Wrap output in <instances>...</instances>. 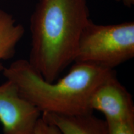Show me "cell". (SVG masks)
Wrapping results in <instances>:
<instances>
[{"instance_id":"52a82bcc","label":"cell","mask_w":134,"mask_h":134,"mask_svg":"<svg viewBox=\"0 0 134 134\" xmlns=\"http://www.w3.org/2000/svg\"><path fill=\"white\" fill-rule=\"evenodd\" d=\"M24 32L23 26L18 24L11 14L0 8V71L3 69L1 61L13 57Z\"/></svg>"},{"instance_id":"9c48e42d","label":"cell","mask_w":134,"mask_h":134,"mask_svg":"<svg viewBox=\"0 0 134 134\" xmlns=\"http://www.w3.org/2000/svg\"><path fill=\"white\" fill-rule=\"evenodd\" d=\"M34 134H62L60 130L52 123L41 117Z\"/></svg>"},{"instance_id":"6da1fadb","label":"cell","mask_w":134,"mask_h":134,"mask_svg":"<svg viewBox=\"0 0 134 134\" xmlns=\"http://www.w3.org/2000/svg\"><path fill=\"white\" fill-rule=\"evenodd\" d=\"M90 18L87 0H38L30 19V65L53 82L75 62Z\"/></svg>"},{"instance_id":"7a4b0ae2","label":"cell","mask_w":134,"mask_h":134,"mask_svg":"<svg viewBox=\"0 0 134 134\" xmlns=\"http://www.w3.org/2000/svg\"><path fill=\"white\" fill-rule=\"evenodd\" d=\"M2 71L6 80L13 82L20 94L42 114L66 116L93 113L90 106L91 94L114 72L94 65L75 62L62 78L48 82L24 59L13 62Z\"/></svg>"},{"instance_id":"ba28073f","label":"cell","mask_w":134,"mask_h":134,"mask_svg":"<svg viewBox=\"0 0 134 134\" xmlns=\"http://www.w3.org/2000/svg\"><path fill=\"white\" fill-rule=\"evenodd\" d=\"M105 122L108 134H134V119L105 120Z\"/></svg>"},{"instance_id":"3957f363","label":"cell","mask_w":134,"mask_h":134,"mask_svg":"<svg viewBox=\"0 0 134 134\" xmlns=\"http://www.w3.org/2000/svg\"><path fill=\"white\" fill-rule=\"evenodd\" d=\"M133 57V21L103 25L90 19L80 37L74 63L113 70Z\"/></svg>"},{"instance_id":"277c9868","label":"cell","mask_w":134,"mask_h":134,"mask_svg":"<svg viewBox=\"0 0 134 134\" xmlns=\"http://www.w3.org/2000/svg\"><path fill=\"white\" fill-rule=\"evenodd\" d=\"M42 113L20 94L13 82L0 85V122L3 134H34Z\"/></svg>"},{"instance_id":"30bf717a","label":"cell","mask_w":134,"mask_h":134,"mask_svg":"<svg viewBox=\"0 0 134 134\" xmlns=\"http://www.w3.org/2000/svg\"><path fill=\"white\" fill-rule=\"evenodd\" d=\"M117 2L122 3L127 7H132L134 4V0H115Z\"/></svg>"},{"instance_id":"5b68a950","label":"cell","mask_w":134,"mask_h":134,"mask_svg":"<svg viewBox=\"0 0 134 134\" xmlns=\"http://www.w3.org/2000/svg\"><path fill=\"white\" fill-rule=\"evenodd\" d=\"M90 106L93 111L103 114L105 120L134 119L132 96L117 79L115 71L95 89Z\"/></svg>"},{"instance_id":"8992f818","label":"cell","mask_w":134,"mask_h":134,"mask_svg":"<svg viewBox=\"0 0 134 134\" xmlns=\"http://www.w3.org/2000/svg\"><path fill=\"white\" fill-rule=\"evenodd\" d=\"M42 117L54 124L62 134H108L105 120L93 113L75 116L43 113Z\"/></svg>"}]
</instances>
